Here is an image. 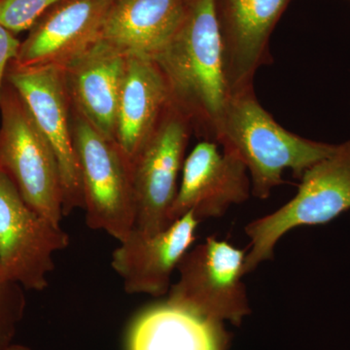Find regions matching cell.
I'll list each match as a JSON object with an SVG mask.
<instances>
[{"label":"cell","instance_id":"52a82bcc","mask_svg":"<svg viewBox=\"0 0 350 350\" xmlns=\"http://www.w3.org/2000/svg\"><path fill=\"white\" fill-rule=\"evenodd\" d=\"M68 245V232L31 208L0 172V278L24 290L43 291L55 255Z\"/></svg>","mask_w":350,"mask_h":350},{"label":"cell","instance_id":"ffe728a7","mask_svg":"<svg viewBox=\"0 0 350 350\" xmlns=\"http://www.w3.org/2000/svg\"><path fill=\"white\" fill-rule=\"evenodd\" d=\"M21 42L13 32L0 25V92L5 82L7 68L17 57Z\"/></svg>","mask_w":350,"mask_h":350},{"label":"cell","instance_id":"e0dca14e","mask_svg":"<svg viewBox=\"0 0 350 350\" xmlns=\"http://www.w3.org/2000/svg\"><path fill=\"white\" fill-rule=\"evenodd\" d=\"M227 342L222 323L167 301L138 317L129 350H225Z\"/></svg>","mask_w":350,"mask_h":350},{"label":"cell","instance_id":"277c9868","mask_svg":"<svg viewBox=\"0 0 350 350\" xmlns=\"http://www.w3.org/2000/svg\"><path fill=\"white\" fill-rule=\"evenodd\" d=\"M349 209L350 139L336 145L330 156L306 170L293 199L246 226L250 250L244 273L271 259L276 243L288 232L301 226L327 224Z\"/></svg>","mask_w":350,"mask_h":350},{"label":"cell","instance_id":"5bb4252c","mask_svg":"<svg viewBox=\"0 0 350 350\" xmlns=\"http://www.w3.org/2000/svg\"><path fill=\"white\" fill-rule=\"evenodd\" d=\"M126 57L98 38L63 68L71 107L113 142Z\"/></svg>","mask_w":350,"mask_h":350},{"label":"cell","instance_id":"30bf717a","mask_svg":"<svg viewBox=\"0 0 350 350\" xmlns=\"http://www.w3.org/2000/svg\"><path fill=\"white\" fill-rule=\"evenodd\" d=\"M251 194V179L243 161L216 142L202 140L184 161L170 224L189 213L199 221L222 217Z\"/></svg>","mask_w":350,"mask_h":350},{"label":"cell","instance_id":"7402d4cb","mask_svg":"<svg viewBox=\"0 0 350 350\" xmlns=\"http://www.w3.org/2000/svg\"><path fill=\"white\" fill-rule=\"evenodd\" d=\"M347 1H349V2H350V0H347Z\"/></svg>","mask_w":350,"mask_h":350},{"label":"cell","instance_id":"44dd1931","mask_svg":"<svg viewBox=\"0 0 350 350\" xmlns=\"http://www.w3.org/2000/svg\"><path fill=\"white\" fill-rule=\"evenodd\" d=\"M6 350H31L29 347L22 345H11Z\"/></svg>","mask_w":350,"mask_h":350},{"label":"cell","instance_id":"9c48e42d","mask_svg":"<svg viewBox=\"0 0 350 350\" xmlns=\"http://www.w3.org/2000/svg\"><path fill=\"white\" fill-rule=\"evenodd\" d=\"M5 79L22 96L59 163L64 214L84 207L79 165L71 126V103L64 69L57 66L20 68L9 64Z\"/></svg>","mask_w":350,"mask_h":350},{"label":"cell","instance_id":"3957f363","mask_svg":"<svg viewBox=\"0 0 350 350\" xmlns=\"http://www.w3.org/2000/svg\"><path fill=\"white\" fill-rule=\"evenodd\" d=\"M0 172L8 175L31 208L61 226L64 191L56 156L6 79L0 92Z\"/></svg>","mask_w":350,"mask_h":350},{"label":"cell","instance_id":"4fadbf2b","mask_svg":"<svg viewBox=\"0 0 350 350\" xmlns=\"http://www.w3.org/2000/svg\"><path fill=\"white\" fill-rule=\"evenodd\" d=\"M200 221L185 214L155 234L133 229L112 254L111 266L129 294L154 297L169 293L170 278L192 247Z\"/></svg>","mask_w":350,"mask_h":350},{"label":"cell","instance_id":"8fae6325","mask_svg":"<svg viewBox=\"0 0 350 350\" xmlns=\"http://www.w3.org/2000/svg\"><path fill=\"white\" fill-rule=\"evenodd\" d=\"M293 0H214L231 94L252 89L258 69L273 62L269 40Z\"/></svg>","mask_w":350,"mask_h":350},{"label":"cell","instance_id":"ac0fdd59","mask_svg":"<svg viewBox=\"0 0 350 350\" xmlns=\"http://www.w3.org/2000/svg\"><path fill=\"white\" fill-rule=\"evenodd\" d=\"M62 0H0V25L15 36L29 31L36 21Z\"/></svg>","mask_w":350,"mask_h":350},{"label":"cell","instance_id":"5b68a950","mask_svg":"<svg viewBox=\"0 0 350 350\" xmlns=\"http://www.w3.org/2000/svg\"><path fill=\"white\" fill-rule=\"evenodd\" d=\"M71 126L87 225L120 243L135 228L131 163L116 142L103 137L72 107Z\"/></svg>","mask_w":350,"mask_h":350},{"label":"cell","instance_id":"9a60e30c","mask_svg":"<svg viewBox=\"0 0 350 350\" xmlns=\"http://www.w3.org/2000/svg\"><path fill=\"white\" fill-rule=\"evenodd\" d=\"M172 105L169 88L154 59L126 57L120 92L115 142L133 163Z\"/></svg>","mask_w":350,"mask_h":350},{"label":"cell","instance_id":"ba28073f","mask_svg":"<svg viewBox=\"0 0 350 350\" xmlns=\"http://www.w3.org/2000/svg\"><path fill=\"white\" fill-rule=\"evenodd\" d=\"M192 133L190 121L170 105L131 163L137 231L155 234L170 225V211Z\"/></svg>","mask_w":350,"mask_h":350},{"label":"cell","instance_id":"7c38bea8","mask_svg":"<svg viewBox=\"0 0 350 350\" xmlns=\"http://www.w3.org/2000/svg\"><path fill=\"white\" fill-rule=\"evenodd\" d=\"M113 0H62L44 13L21 42L11 64L64 68L93 45Z\"/></svg>","mask_w":350,"mask_h":350},{"label":"cell","instance_id":"2e32d148","mask_svg":"<svg viewBox=\"0 0 350 350\" xmlns=\"http://www.w3.org/2000/svg\"><path fill=\"white\" fill-rule=\"evenodd\" d=\"M188 0H113L100 38L125 56L154 59L185 16Z\"/></svg>","mask_w":350,"mask_h":350},{"label":"cell","instance_id":"7a4b0ae2","mask_svg":"<svg viewBox=\"0 0 350 350\" xmlns=\"http://www.w3.org/2000/svg\"><path fill=\"white\" fill-rule=\"evenodd\" d=\"M217 144L231 150L248 170L252 195L267 199L290 170L301 179L336 145L315 142L285 130L258 100L254 88L232 94L228 101Z\"/></svg>","mask_w":350,"mask_h":350},{"label":"cell","instance_id":"d6986e66","mask_svg":"<svg viewBox=\"0 0 350 350\" xmlns=\"http://www.w3.org/2000/svg\"><path fill=\"white\" fill-rule=\"evenodd\" d=\"M25 308L24 289L0 278V350H6L12 345Z\"/></svg>","mask_w":350,"mask_h":350},{"label":"cell","instance_id":"6da1fadb","mask_svg":"<svg viewBox=\"0 0 350 350\" xmlns=\"http://www.w3.org/2000/svg\"><path fill=\"white\" fill-rule=\"evenodd\" d=\"M154 61L193 133L217 144L231 93L214 0H188L181 25Z\"/></svg>","mask_w":350,"mask_h":350},{"label":"cell","instance_id":"8992f818","mask_svg":"<svg viewBox=\"0 0 350 350\" xmlns=\"http://www.w3.org/2000/svg\"><path fill=\"white\" fill-rule=\"evenodd\" d=\"M245 257V251L208 237L182 258L167 303L211 321L239 325L251 312L243 282Z\"/></svg>","mask_w":350,"mask_h":350}]
</instances>
